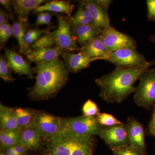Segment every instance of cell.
I'll list each match as a JSON object with an SVG mask.
<instances>
[{
  "mask_svg": "<svg viewBox=\"0 0 155 155\" xmlns=\"http://www.w3.org/2000/svg\"><path fill=\"white\" fill-rule=\"evenodd\" d=\"M81 2L83 3L89 12L93 19V23L95 25L102 29L110 25L107 12L97 3L96 1L86 0Z\"/></svg>",
  "mask_w": 155,
  "mask_h": 155,
  "instance_id": "15",
  "label": "cell"
},
{
  "mask_svg": "<svg viewBox=\"0 0 155 155\" xmlns=\"http://www.w3.org/2000/svg\"><path fill=\"white\" fill-rule=\"evenodd\" d=\"M36 81L29 91L33 99L43 100L53 97L63 88L69 78V72L60 58L36 64L34 68Z\"/></svg>",
  "mask_w": 155,
  "mask_h": 155,
  "instance_id": "2",
  "label": "cell"
},
{
  "mask_svg": "<svg viewBox=\"0 0 155 155\" xmlns=\"http://www.w3.org/2000/svg\"><path fill=\"white\" fill-rule=\"evenodd\" d=\"M55 45L54 41L52 36L51 33L50 31H48L44 35L37 41L34 43L30 46V48L32 50L37 49L44 48H52L54 45Z\"/></svg>",
  "mask_w": 155,
  "mask_h": 155,
  "instance_id": "27",
  "label": "cell"
},
{
  "mask_svg": "<svg viewBox=\"0 0 155 155\" xmlns=\"http://www.w3.org/2000/svg\"><path fill=\"white\" fill-rule=\"evenodd\" d=\"M0 125L1 129L20 130L21 128L17 124L14 109L0 105Z\"/></svg>",
  "mask_w": 155,
  "mask_h": 155,
  "instance_id": "21",
  "label": "cell"
},
{
  "mask_svg": "<svg viewBox=\"0 0 155 155\" xmlns=\"http://www.w3.org/2000/svg\"><path fill=\"white\" fill-rule=\"evenodd\" d=\"M64 63L69 72L75 73L87 68L96 61L83 52L77 53L65 51L62 55Z\"/></svg>",
  "mask_w": 155,
  "mask_h": 155,
  "instance_id": "11",
  "label": "cell"
},
{
  "mask_svg": "<svg viewBox=\"0 0 155 155\" xmlns=\"http://www.w3.org/2000/svg\"><path fill=\"white\" fill-rule=\"evenodd\" d=\"M103 127L99 124L96 117L83 115L62 119L61 130L58 134L94 136L99 135Z\"/></svg>",
  "mask_w": 155,
  "mask_h": 155,
  "instance_id": "4",
  "label": "cell"
},
{
  "mask_svg": "<svg viewBox=\"0 0 155 155\" xmlns=\"http://www.w3.org/2000/svg\"><path fill=\"white\" fill-rule=\"evenodd\" d=\"M148 133L150 135L155 137V105L148 126Z\"/></svg>",
  "mask_w": 155,
  "mask_h": 155,
  "instance_id": "34",
  "label": "cell"
},
{
  "mask_svg": "<svg viewBox=\"0 0 155 155\" xmlns=\"http://www.w3.org/2000/svg\"><path fill=\"white\" fill-rule=\"evenodd\" d=\"M134 100L137 105L146 109L155 105V69L149 68L139 77Z\"/></svg>",
  "mask_w": 155,
  "mask_h": 155,
  "instance_id": "5",
  "label": "cell"
},
{
  "mask_svg": "<svg viewBox=\"0 0 155 155\" xmlns=\"http://www.w3.org/2000/svg\"><path fill=\"white\" fill-rule=\"evenodd\" d=\"M58 26L56 30L51 32L56 46L61 48L65 51H80L75 41L70 17L58 15Z\"/></svg>",
  "mask_w": 155,
  "mask_h": 155,
  "instance_id": "6",
  "label": "cell"
},
{
  "mask_svg": "<svg viewBox=\"0 0 155 155\" xmlns=\"http://www.w3.org/2000/svg\"><path fill=\"white\" fill-rule=\"evenodd\" d=\"M41 136L31 127L21 129L19 133V145L26 149L38 148L41 145Z\"/></svg>",
  "mask_w": 155,
  "mask_h": 155,
  "instance_id": "20",
  "label": "cell"
},
{
  "mask_svg": "<svg viewBox=\"0 0 155 155\" xmlns=\"http://www.w3.org/2000/svg\"><path fill=\"white\" fill-rule=\"evenodd\" d=\"M17 124L21 129L30 127L36 113L26 108L14 109Z\"/></svg>",
  "mask_w": 155,
  "mask_h": 155,
  "instance_id": "25",
  "label": "cell"
},
{
  "mask_svg": "<svg viewBox=\"0 0 155 155\" xmlns=\"http://www.w3.org/2000/svg\"><path fill=\"white\" fill-rule=\"evenodd\" d=\"M10 155H18L17 154H16V153L14 152V153Z\"/></svg>",
  "mask_w": 155,
  "mask_h": 155,
  "instance_id": "44",
  "label": "cell"
},
{
  "mask_svg": "<svg viewBox=\"0 0 155 155\" xmlns=\"http://www.w3.org/2000/svg\"><path fill=\"white\" fill-rule=\"evenodd\" d=\"M49 31L48 29H40V28H32L27 31L25 33V41L26 44L30 47L34 43L37 41L44 35Z\"/></svg>",
  "mask_w": 155,
  "mask_h": 155,
  "instance_id": "30",
  "label": "cell"
},
{
  "mask_svg": "<svg viewBox=\"0 0 155 155\" xmlns=\"http://www.w3.org/2000/svg\"><path fill=\"white\" fill-rule=\"evenodd\" d=\"M97 3L100 5L104 10L108 12V9L110 7V4L112 2V1L110 0H96Z\"/></svg>",
  "mask_w": 155,
  "mask_h": 155,
  "instance_id": "36",
  "label": "cell"
},
{
  "mask_svg": "<svg viewBox=\"0 0 155 155\" xmlns=\"http://www.w3.org/2000/svg\"><path fill=\"white\" fill-rule=\"evenodd\" d=\"M1 155H3V154L1 153Z\"/></svg>",
  "mask_w": 155,
  "mask_h": 155,
  "instance_id": "45",
  "label": "cell"
},
{
  "mask_svg": "<svg viewBox=\"0 0 155 155\" xmlns=\"http://www.w3.org/2000/svg\"><path fill=\"white\" fill-rule=\"evenodd\" d=\"M75 8V5L69 1H51L44 5L40 6L32 12V14L49 11L54 13H63L71 17V14Z\"/></svg>",
  "mask_w": 155,
  "mask_h": 155,
  "instance_id": "19",
  "label": "cell"
},
{
  "mask_svg": "<svg viewBox=\"0 0 155 155\" xmlns=\"http://www.w3.org/2000/svg\"><path fill=\"white\" fill-rule=\"evenodd\" d=\"M14 153V150L13 147L9 148H8L6 150V155H10Z\"/></svg>",
  "mask_w": 155,
  "mask_h": 155,
  "instance_id": "42",
  "label": "cell"
},
{
  "mask_svg": "<svg viewBox=\"0 0 155 155\" xmlns=\"http://www.w3.org/2000/svg\"><path fill=\"white\" fill-rule=\"evenodd\" d=\"M126 124L130 145L146 151L145 130L143 126L133 116L128 118Z\"/></svg>",
  "mask_w": 155,
  "mask_h": 155,
  "instance_id": "13",
  "label": "cell"
},
{
  "mask_svg": "<svg viewBox=\"0 0 155 155\" xmlns=\"http://www.w3.org/2000/svg\"><path fill=\"white\" fill-rule=\"evenodd\" d=\"M146 3L148 20L155 22V0H147Z\"/></svg>",
  "mask_w": 155,
  "mask_h": 155,
  "instance_id": "32",
  "label": "cell"
},
{
  "mask_svg": "<svg viewBox=\"0 0 155 155\" xmlns=\"http://www.w3.org/2000/svg\"><path fill=\"white\" fill-rule=\"evenodd\" d=\"M62 119L45 113H36L30 127L41 137H51L58 134L61 130Z\"/></svg>",
  "mask_w": 155,
  "mask_h": 155,
  "instance_id": "9",
  "label": "cell"
},
{
  "mask_svg": "<svg viewBox=\"0 0 155 155\" xmlns=\"http://www.w3.org/2000/svg\"><path fill=\"white\" fill-rule=\"evenodd\" d=\"M82 111L84 116L87 117H96L100 113L96 104L90 99L84 104Z\"/></svg>",
  "mask_w": 155,
  "mask_h": 155,
  "instance_id": "31",
  "label": "cell"
},
{
  "mask_svg": "<svg viewBox=\"0 0 155 155\" xmlns=\"http://www.w3.org/2000/svg\"><path fill=\"white\" fill-rule=\"evenodd\" d=\"M114 155H146V151L129 145L111 149Z\"/></svg>",
  "mask_w": 155,
  "mask_h": 155,
  "instance_id": "26",
  "label": "cell"
},
{
  "mask_svg": "<svg viewBox=\"0 0 155 155\" xmlns=\"http://www.w3.org/2000/svg\"><path fill=\"white\" fill-rule=\"evenodd\" d=\"M5 57L7 59L11 70L19 75H25L32 77L34 68L18 53L11 49L5 50Z\"/></svg>",
  "mask_w": 155,
  "mask_h": 155,
  "instance_id": "12",
  "label": "cell"
},
{
  "mask_svg": "<svg viewBox=\"0 0 155 155\" xmlns=\"http://www.w3.org/2000/svg\"><path fill=\"white\" fill-rule=\"evenodd\" d=\"M64 52L65 51L61 48L56 46L54 48L31 49L25 55L30 62L39 64L58 59Z\"/></svg>",
  "mask_w": 155,
  "mask_h": 155,
  "instance_id": "14",
  "label": "cell"
},
{
  "mask_svg": "<svg viewBox=\"0 0 155 155\" xmlns=\"http://www.w3.org/2000/svg\"><path fill=\"white\" fill-rule=\"evenodd\" d=\"M11 69L5 57H0V77L6 82L14 81V78L11 74Z\"/></svg>",
  "mask_w": 155,
  "mask_h": 155,
  "instance_id": "28",
  "label": "cell"
},
{
  "mask_svg": "<svg viewBox=\"0 0 155 155\" xmlns=\"http://www.w3.org/2000/svg\"><path fill=\"white\" fill-rule=\"evenodd\" d=\"M99 36L111 52L125 48L136 47L133 38L116 30L111 25L103 29Z\"/></svg>",
  "mask_w": 155,
  "mask_h": 155,
  "instance_id": "8",
  "label": "cell"
},
{
  "mask_svg": "<svg viewBox=\"0 0 155 155\" xmlns=\"http://www.w3.org/2000/svg\"><path fill=\"white\" fill-rule=\"evenodd\" d=\"M9 14L8 12L1 8L0 10V25L8 23Z\"/></svg>",
  "mask_w": 155,
  "mask_h": 155,
  "instance_id": "35",
  "label": "cell"
},
{
  "mask_svg": "<svg viewBox=\"0 0 155 155\" xmlns=\"http://www.w3.org/2000/svg\"><path fill=\"white\" fill-rule=\"evenodd\" d=\"M45 12H41L38 13L36 21L35 22V25H40L41 23L42 22L44 17Z\"/></svg>",
  "mask_w": 155,
  "mask_h": 155,
  "instance_id": "40",
  "label": "cell"
},
{
  "mask_svg": "<svg viewBox=\"0 0 155 155\" xmlns=\"http://www.w3.org/2000/svg\"><path fill=\"white\" fill-rule=\"evenodd\" d=\"M99 136L110 149L130 145L126 123H122L111 127H104Z\"/></svg>",
  "mask_w": 155,
  "mask_h": 155,
  "instance_id": "10",
  "label": "cell"
},
{
  "mask_svg": "<svg viewBox=\"0 0 155 155\" xmlns=\"http://www.w3.org/2000/svg\"><path fill=\"white\" fill-rule=\"evenodd\" d=\"M52 14L48 12H45L44 17L43 20L41 23V25H48L51 22V19Z\"/></svg>",
  "mask_w": 155,
  "mask_h": 155,
  "instance_id": "39",
  "label": "cell"
},
{
  "mask_svg": "<svg viewBox=\"0 0 155 155\" xmlns=\"http://www.w3.org/2000/svg\"><path fill=\"white\" fill-rule=\"evenodd\" d=\"M94 139L92 136L58 134L50 138L49 155H92Z\"/></svg>",
  "mask_w": 155,
  "mask_h": 155,
  "instance_id": "3",
  "label": "cell"
},
{
  "mask_svg": "<svg viewBox=\"0 0 155 155\" xmlns=\"http://www.w3.org/2000/svg\"><path fill=\"white\" fill-rule=\"evenodd\" d=\"M0 3L8 11V13L11 15L12 9L11 5H12V1L10 0H1Z\"/></svg>",
  "mask_w": 155,
  "mask_h": 155,
  "instance_id": "37",
  "label": "cell"
},
{
  "mask_svg": "<svg viewBox=\"0 0 155 155\" xmlns=\"http://www.w3.org/2000/svg\"><path fill=\"white\" fill-rule=\"evenodd\" d=\"M46 2L44 0H14L12 1V5L19 20L28 22V18L30 12Z\"/></svg>",
  "mask_w": 155,
  "mask_h": 155,
  "instance_id": "18",
  "label": "cell"
},
{
  "mask_svg": "<svg viewBox=\"0 0 155 155\" xmlns=\"http://www.w3.org/2000/svg\"><path fill=\"white\" fill-rule=\"evenodd\" d=\"M10 25H11L8 23H6L0 25V36L4 34L7 28H8Z\"/></svg>",
  "mask_w": 155,
  "mask_h": 155,
  "instance_id": "41",
  "label": "cell"
},
{
  "mask_svg": "<svg viewBox=\"0 0 155 155\" xmlns=\"http://www.w3.org/2000/svg\"><path fill=\"white\" fill-rule=\"evenodd\" d=\"M149 39L150 41L155 45V35H150Z\"/></svg>",
  "mask_w": 155,
  "mask_h": 155,
  "instance_id": "43",
  "label": "cell"
},
{
  "mask_svg": "<svg viewBox=\"0 0 155 155\" xmlns=\"http://www.w3.org/2000/svg\"><path fill=\"white\" fill-rule=\"evenodd\" d=\"M154 64L155 59L142 67H116L109 74L97 78L95 83L101 89L100 97L109 104L123 102L135 92L134 83L142 73Z\"/></svg>",
  "mask_w": 155,
  "mask_h": 155,
  "instance_id": "1",
  "label": "cell"
},
{
  "mask_svg": "<svg viewBox=\"0 0 155 155\" xmlns=\"http://www.w3.org/2000/svg\"><path fill=\"white\" fill-rule=\"evenodd\" d=\"M28 25V22L19 20L14 22L12 25L13 36L18 42L19 52L24 54L31 50L30 47L27 45L25 41V35L27 31Z\"/></svg>",
  "mask_w": 155,
  "mask_h": 155,
  "instance_id": "22",
  "label": "cell"
},
{
  "mask_svg": "<svg viewBox=\"0 0 155 155\" xmlns=\"http://www.w3.org/2000/svg\"><path fill=\"white\" fill-rule=\"evenodd\" d=\"M106 61L119 68L142 67L149 62L143 55L137 51L136 47L125 48L112 52Z\"/></svg>",
  "mask_w": 155,
  "mask_h": 155,
  "instance_id": "7",
  "label": "cell"
},
{
  "mask_svg": "<svg viewBox=\"0 0 155 155\" xmlns=\"http://www.w3.org/2000/svg\"><path fill=\"white\" fill-rule=\"evenodd\" d=\"M14 152L18 155H25L26 149L21 146L17 145L13 147Z\"/></svg>",
  "mask_w": 155,
  "mask_h": 155,
  "instance_id": "38",
  "label": "cell"
},
{
  "mask_svg": "<svg viewBox=\"0 0 155 155\" xmlns=\"http://www.w3.org/2000/svg\"><path fill=\"white\" fill-rule=\"evenodd\" d=\"M12 35H13V30H12V26L10 25L8 28H7L4 34L0 36V42L1 45L5 44Z\"/></svg>",
  "mask_w": 155,
  "mask_h": 155,
  "instance_id": "33",
  "label": "cell"
},
{
  "mask_svg": "<svg viewBox=\"0 0 155 155\" xmlns=\"http://www.w3.org/2000/svg\"><path fill=\"white\" fill-rule=\"evenodd\" d=\"M72 30L76 43L82 47L99 36L102 29L91 23L78 26Z\"/></svg>",
  "mask_w": 155,
  "mask_h": 155,
  "instance_id": "16",
  "label": "cell"
},
{
  "mask_svg": "<svg viewBox=\"0 0 155 155\" xmlns=\"http://www.w3.org/2000/svg\"><path fill=\"white\" fill-rule=\"evenodd\" d=\"M20 130L1 129L0 131L1 149L6 150L18 145Z\"/></svg>",
  "mask_w": 155,
  "mask_h": 155,
  "instance_id": "24",
  "label": "cell"
},
{
  "mask_svg": "<svg viewBox=\"0 0 155 155\" xmlns=\"http://www.w3.org/2000/svg\"><path fill=\"white\" fill-rule=\"evenodd\" d=\"M80 51L91 58H94L96 61H106L111 53L106 47L99 36L80 48Z\"/></svg>",
  "mask_w": 155,
  "mask_h": 155,
  "instance_id": "17",
  "label": "cell"
},
{
  "mask_svg": "<svg viewBox=\"0 0 155 155\" xmlns=\"http://www.w3.org/2000/svg\"><path fill=\"white\" fill-rule=\"evenodd\" d=\"M96 118L99 124L103 127H111L123 123L119 121L113 115L107 113H100L96 116Z\"/></svg>",
  "mask_w": 155,
  "mask_h": 155,
  "instance_id": "29",
  "label": "cell"
},
{
  "mask_svg": "<svg viewBox=\"0 0 155 155\" xmlns=\"http://www.w3.org/2000/svg\"><path fill=\"white\" fill-rule=\"evenodd\" d=\"M70 21L72 29H74L78 26L93 23V19L83 3L80 2L76 13L70 17Z\"/></svg>",
  "mask_w": 155,
  "mask_h": 155,
  "instance_id": "23",
  "label": "cell"
}]
</instances>
